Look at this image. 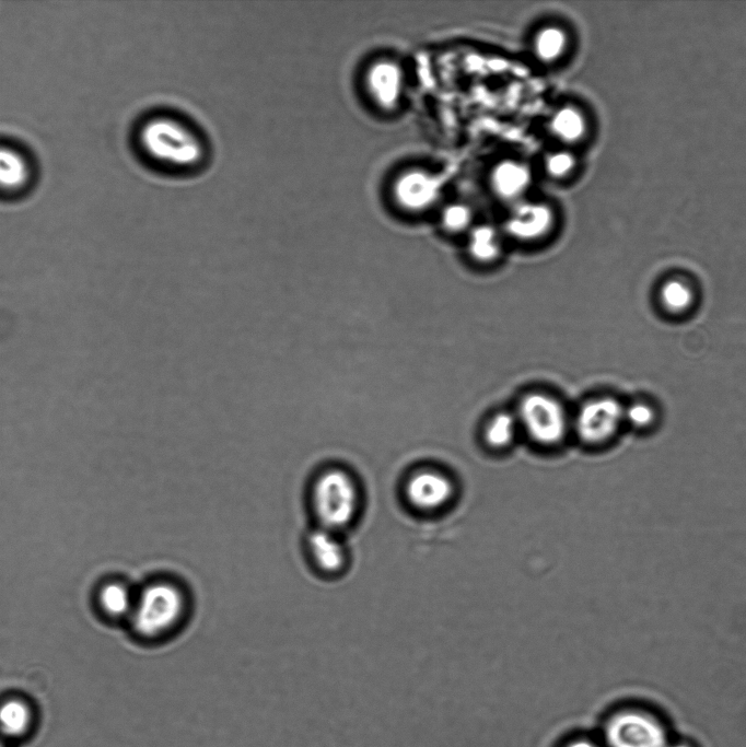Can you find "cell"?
<instances>
[{"label":"cell","instance_id":"cell-1","mask_svg":"<svg viewBox=\"0 0 746 747\" xmlns=\"http://www.w3.org/2000/svg\"><path fill=\"white\" fill-rule=\"evenodd\" d=\"M305 502L312 525L347 535L362 517L365 494L358 475L348 465L330 460L311 474Z\"/></svg>","mask_w":746,"mask_h":747},{"label":"cell","instance_id":"cell-2","mask_svg":"<svg viewBox=\"0 0 746 747\" xmlns=\"http://www.w3.org/2000/svg\"><path fill=\"white\" fill-rule=\"evenodd\" d=\"M193 607L188 585L179 579L163 576L147 583L135 596L129 619L140 638L161 641L184 630L191 618Z\"/></svg>","mask_w":746,"mask_h":747},{"label":"cell","instance_id":"cell-3","mask_svg":"<svg viewBox=\"0 0 746 747\" xmlns=\"http://www.w3.org/2000/svg\"><path fill=\"white\" fill-rule=\"evenodd\" d=\"M142 150L153 160L172 166L190 167L203 156L200 139L180 121L171 117H153L140 129Z\"/></svg>","mask_w":746,"mask_h":747},{"label":"cell","instance_id":"cell-4","mask_svg":"<svg viewBox=\"0 0 746 747\" xmlns=\"http://www.w3.org/2000/svg\"><path fill=\"white\" fill-rule=\"evenodd\" d=\"M302 549L310 570L319 579H341L350 569L347 535L312 525L303 536Z\"/></svg>","mask_w":746,"mask_h":747},{"label":"cell","instance_id":"cell-5","mask_svg":"<svg viewBox=\"0 0 746 747\" xmlns=\"http://www.w3.org/2000/svg\"><path fill=\"white\" fill-rule=\"evenodd\" d=\"M605 737L609 747H666L667 734L653 715L637 709L616 713L608 721Z\"/></svg>","mask_w":746,"mask_h":747},{"label":"cell","instance_id":"cell-6","mask_svg":"<svg viewBox=\"0 0 746 747\" xmlns=\"http://www.w3.org/2000/svg\"><path fill=\"white\" fill-rule=\"evenodd\" d=\"M520 421L528 435L538 444L551 446L559 443L566 432V416L553 398L534 393L520 404Z\"/></svg>","mask_w":746,"mask_h":747},{"label":"cell","instance_id":"cell-7","mask_svg":"<svg viewBox=\"0 0 746 747\" xmlns=\"http://www.w3.org/2000/svg\"><path fill=\"white\" fill-rule=\"evenodd\" d=\"M403 492L411 509L423 514H434L452 504L456 488L446 474L435 469H421L407 478Z\"/></svg>","mask_w":746,"mask_h":747},{"label":"cell","instance_id":"cell-8","mask_svg":"<svg viewBox=\"0 0 746 747\" xmlns=\"http://www.w3.org/2000/svg\"><path fill=\"white\" fill-rule=\"evenodd\" d=\"M625 406L613 397H598L584 404L575 418V431L588 445L610 441L625 422Z\"/></svg>","mask_w":746,"mask_h":747},{"label":"cell","instance_id":"cell-9","mask_svg":"<svg viewBox=\"0 0 746 747\" xmlns=\"http://www.w3.org/2000/svg\"><path fill=\"white\" fill-rule=\"evenodd\" d=\"M393 195L403 209L421 211L436 201L440 196V184L432 174L426 171L410 170L396 178Z\"/></svg>","mask_w":746,"mask_h":747},{"label":"cell","instance_id":"cell-10","mask_svg":"<svg viewBox=\"0 0 746 747\" xmlns=\"http://www.w3.org/2000/svg\"><path fill=\"white\" fill-rule=\"evenodd\" d=\"M403 71L393 60L381 59L372 63L365 74L371 98L383 109L394 108L403 92Z\"/></svg>","mask_w":746,"mask_h":747},{"label":"cell","instance_id":"cell-11","mask_svg":"<svg viewBox=\"0 0 746 747\" xmlns=\"http://www.w3.org/2000/svg\"><path fill=\"white\" fill-rule=\"evenodd\" d=\"M551 209L540 202L518 205L509 215L505 229L515 238L533 241L544 236L551 227Z\"/></svg>","mask_w":746,"mask_h":747},{"label":"cell","instance_id":"cell-12","mask_svg":"<svg viewBox=\"0 0 746 747\" xmlns=\"http://www.w3.org/2000/svg\"><path fill=\"white\" fill-rule=\"evenodd\" d=\"M531 184L527 166L516 161H502L491 171L490 185L501 199L514 200L521 197Z\"/></svg>","mask_w":746,"mask_h":747},{"label":"cell","instance_id":"cell-13","mask_svg":"<svg viewBox=\"0 0 746 747\" xmlns=\"http://www.w3.org/2000/svg\"><path fill=\"white\" fill-rule=\"evenodd\" d=\"M33 175L30 160L20 150L0 145V191L16 194L24 190Z\"/></svg>","mask_w":746,"mask_h":747},{"label":"cell","instance_id":"cell-14","mask_svg":"<svg viewBox=\"0 0 746 747\" xmlns=\"http://www.w3.org/2000/svg\"><path fill=\"white\" fill-rule=\"evenodd\" d=\"M549 126L551 132L567 143L579 141L586 131L583 114L573 106H563L555 112Z\"/></svg>","mask_w":746,"mask_h":747},{"label":"cell","instance_id":"cell-15","mask_svg":"<svg viewBox=\"0 0 746 747\" xmlns=\"http://www.w3.org/2000/svg\"><path fill=\"white\" fill-rule=\"evenodd\" d=\"M661 305L671 314H684L695 303V291L691 284L683 279L674 278L665 281L658 293Z\"/></svg>","mask_w":746,"mask_h":747},{"label":"cell","instance_id":"cell-16","mask_svg":"<svg viewBox=\"0 0 746 747\" xmlns=\"http://www.w3.org/2000/svg\"><path fill=\"white\" fill-rule=\"evenodd\" d=\"M97 598L103 611L112 617H129L135 602L128 586L120 582L103 585Z\"/></svg>","mask_w":746,"mask_h":747},{"label":"cell","instance_id":"cell-17","mask_svg":"<svg viewBox=\"0 0 746 747\" xmlns=\"http://www.w3.org/2000/svg\"><path fill=\"white\" fill-rule=\"evenodd\" d=\"M501 248L498 231L491 225H479L471 230L468 237V252L479 261H491L499 256Z\"/></svg>","mask_w":746,"mask_h":747},{"label":"cell","instance_id":"cell-18","mask_svg":"<svg viewBox=\"0 0 746 747\" xmlns=\"http://www.w3.org/2000/svg\"><path fill=\"white\" fill-rule=\"evenodd\" d=\"M31 722V712L25 703L9 700L0 705V732L7 736L23 734Z\"/></svg>","mask_w":746,"mask_h":747},{"label":"cell","instance_id":"cell-19","mask_svg":"<svg viewBox=\"0 0 746 747\" xmlns=\"http://www.w3.org/2000/svg\"><path fill=\"white\" fill-rule=\"evenodd\" d=\"M567 34L558 26L541 28L535 38V52L539 59L551 62L559 59L567 47Z\"/></svg>","mask_w":746,"mask_h":747},{"label":"cell","instance_id":"cell-20","mask_svg":"<svg viewBox=\"0 0 746 747\" xmlns=\"http://www.w3.org/2000/svg\"><path fill=\"white\" fill-rule=\"evenodd\" d=\"M516 419L510 413H499L489 422L485 439L487 443L496 448L510 445L516 433Z\"/></svg>","mask_w":746,"mask_h":747},{"label":"cell","instance_id":"cell-21","mask_svg":"<svg viewBox=\"0 0 746 747\" xmlns=\"http://www.w3.org/2000/svg\"><path fill=\"white\" fill-rule=\"evenodd\" d=\"M625 422L636 429H646L656 419L655 408L648 401L637 400L623 409Z\"/></svg>","mask_w":746,"mask_h":747},{"label":"cell","instance_id":"cell-22","mask_svg":"<svg viewBox=\"0 0 746 747\" xmlns=\"http://www.w3.org/2000/svg\"><path fill=\"white\" fill-rule=\"evenodd\" d=\"M471 220L473 212L470 208L463 203H452L442 211V224L451 232L464 231L470 225Z\"/></svg>","mask_w":746,"mask_h":747},{"label":"cell","instance_id":"cell-23","mask_svg":"<svg viewBox=\"0 0 746 747\" xmlns=\"http://www.w3.org/2000/svg\"><path fill=\"white\" fill-rule=\"evenodd\" d=\"M575 166V159L568 151H557L548 154L545 159L547 173L555 178L569 175Z\"/></svg>","mask_w":746,"mask_h":747},{"label":"cell","instance_id":"cell-24","mask_svg":"<svg viewBox=\"0 0 746 747\" xmlns=\"http://www.w3.org/2000/svg\"><path fill=\"white\" fill-rule=\"evenodd\" d=\"M566 747H598L595 743L587 739H576L569 743Z\"/></svg>","mask_w":746,"mask_h":747},{"label":"cell","instance_id":"cell-25","mask_svg":"<svg viewBox=\"0 0 746 747\" xmlns=\"http://www.w3.org/2000/svg\"><path fill=\"white\" fill-rule=\"evenodd\" d=\"M666 747H691V746L686 744V743H676V744H668Z\"/></svg>","mask_w":746,"mask_h":747},{"label":"cell","instance_id":"cell-26","mask_svg":"<svg viewBox=\"0 0 746 747\" xmlns=\"http://www.w3.org/2000/svg\"><path fill=\"white\" fill-rule=\"evenodd\" d=\"M0 747H4L3 744L0 742Z\"/></svg>","mask_w":746,"mask_h":747}]
</instances>
